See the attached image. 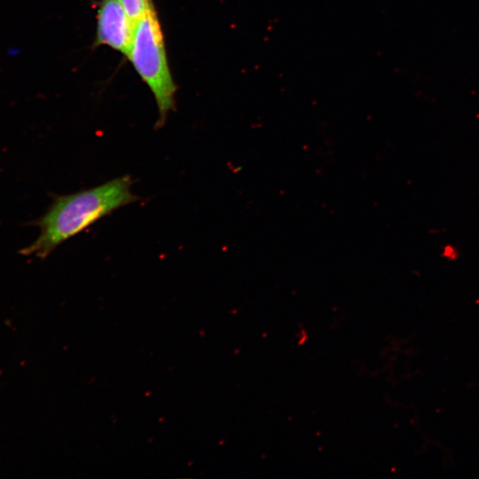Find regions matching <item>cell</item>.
I'll return each mask as SVG.
<instances>
[{
  "label": "cell",
  "mask_w": 479,
  "mask_h": 479,
  "mask_svg": "<svg viewBox=\"0 0 479 479\" xmlns=\"http://www.w3.org/2000/svg\"><path fill=\"white\" fill-rule=\"evenodd\" d=\"M132 185L131 177L125 175L71 194L53 195L44 214L29 223L39 228V235L19 253L46 258L57 247L101 218L138 200Z\"/></svg>",
  "instance_id": "obj_1"
},
{
  "label": "cell",
  "mask_w": 479,
  "mask_h": 479,
  "mask_svg": "<svg viewBox=\"0 0 479 479\" xmlns=\"http://www.w3.org/2000/svg\"><path fill=\"white\" fill-rule=\"evenodd\" d=\"M135 24L120 0H101L97 14L95 45H106L128 57Z\"/></svg>",
  "instance_id": "obj_3"
},
{
  "label": "cell",
  "mask_w": 479,
  "mask_h": 479,
  "mask_svg": "<svg viewBox=\"0 0 479 479\" xmlns=\"http://www.w3.org/2000/svg\"><path fill=\"white\" fill-rule=\"evenodd\" d=\"M150 89L158 109L157 128H161L175 109L177 87L172 78L161 27L154 9L149 8L136 22L127 57Z\"/></svg>",
  "instance_id": "obj_2"
},
{
  "label": "cell",
  "mask_w": 479,
  "mask_h": 479,
  "mask_svg": "<svg viewBox=\"0 0 479 479\" xmlns=\"http://www.w3.org/2000/svg\"><path fill=\"white\" fill-rule=\"evenodd\" d=\"M131 21L135 22L152 6L153 0H120Z\"/></svg>",
  "instance_id": "obj_4"
}]
</instances>
